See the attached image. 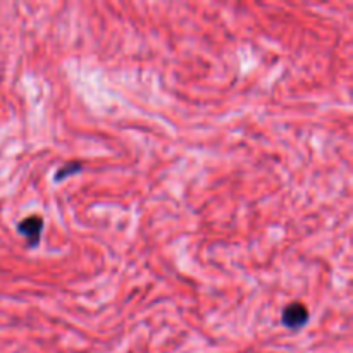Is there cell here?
<instances>
[{
    "label": "cell",
    "mask_w": 353,
    "mask_h": 353,
    "mask_svg": "<svg viewBox=\"0 0 353 353\" xmlns=\"http://www.w3.org/2000/svg\"><path fill=\"white\" fill-rule=\"evenodd\" d=\"M81 171H83L81 162H78V161L68 162V164H64L61 169H59L57 172H55L54 181L61 183L62 179H68L69 176H74V174H78V172H81Z\"/></svg>",
    "instance_id": "obj_3"
},
{
    "label": "cell",
    "mask_w": 353,
    "mask_h": 353,
    "mask_svg": "<svg viewBox=\"0 0 353 353\" xmlns=\"http://www.w3.org/2000/svg\"><path fill=\"white\" fill-rule=\"evenodd\" d=\"M310 321V312L302 302H292L281 312V323L288 330H302Z\"/></svg>",
    "instance_id": "obj_2"
},
{
    "label": "cell",
    "mask_w": 353,
    "mask_h": 353,
    "mask_svg": "<svg viewBox=\"0 0 353 353\" xmlns=\"http://www.w3.org/2000/svg\"><path fill=\"white\" fill-rule=\"evenodd\" d=\"M45 221L41 216H28L17 223V233L26 238V243L30 248H38L43 233Z\"/></svg>",
    "instance_id": "obj_1"
}]
</instances>
